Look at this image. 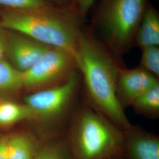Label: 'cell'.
I'll use <instances>...</instances> for the list:
<instances>
[{"mask_svg":"<svg viewBox=\"0 0 159 159\" xmlns=\"http://www.w3.org/2000/svg\"><path fill=\"white\" fill-rule=\"evenodd\" d=\"M87 104L122 130L130 123L117 96V83L123 66L119 58L89 29H81L75 53Z\"/></svg>","mask_w":159,"mask_h":159,"instance_id":"cell-1","label":"cell"},{"mask_svg":"<svg viewBox=\"0 0 159 159\" xmlns=\"http://www.w3.org/2000/svg\"><path fill=\"white\" fill-rule=\"evenodd\" d=\"M64 139L71 159L124 157L123 130L87 104L72 112Z\"/></svg>","mask_w":159,"mask_h":159,"instance_id":"cell-2","label":"cell"},{"mask_svg":"<svg viewBox=\"0 0 159 159\" xmlns=\"http://www.w3.org/2000/svg\"><path fill=\"white\" fill-rule=\"evenodd\" d=\"M0 24L47 46L65 50L75 57L83 23L69 11L10 10L1 12Z\"/></svg>","mask_w":159,"mask_h":159,"instance_id":"cell-3","label":"cell"},{"mask_svg":"<svg viewBox=\"0 0 159 159\" xmlns=\"http://www.w3.org/2000/svg\"><path fill=\"white\" fill-rule=\"evenodd\" d=\"M148 0H98L89 29L118 57L134 44Z\"/></svg>","mask_w":159,"mask_h":159,"instance_id":"cell-4","label":"cell"},{"mask_svg":"<svg viewBox=\"0 0 159 159\" xmlns=\"http://www.w3.org/2000/svg\"><path fill=\"white\" fill-rule=\"evenodd\" d=\"M78 72L73 54L50 47L31 67L22 72L23 87L37 91L56 87L66 83Z\"/></svg>","mask_w":159,"mask_h":159,"instance_id":"cell-5","label":"cell"},{"mask_svg":"<svg viewBox=\"0 0 159 159\" xmlns=\"http://www.w3.org/2000/svg\"><path fill=\"white\" fill-rule=\"evenodd\" d=\"M81 81L79 71L63 84L30 94L25 98V104L34 112L35 119H69Z\"/></svg>","mask_w":159,"mask_h":159,"instance_id":"cell-6","label":"cell"},{"mask_svg":"<svg viewBox=\"0 0 159 159\" xmlns=\"http://www.w3.org/2000/svg\"><path fill=\"white\" fill-rule=\"evenodd\" d=\"M159 84V78L140 66L120 70L117 83V96L125 108L131 106L137 99L152 88Z\"/></svg>","mask_w":159,"mask_h":159,"instance_id":"cell-7","label":"cell"},{"mask_svg":"<svg viewBox=\"0 0 159 159\" xmlns=\"http://www.w3.org/2000/svg\"><path fill=\"white\" fill-rule=\"evenodd\" d=\"M124 157L127 159H159V138L131 125L123 130Z\"/></svg>","mask_w":159,"mask_h":159,"instance_id":"cell-8","label":"cell"},{"mask_svg":"<svg viewBox=\"0 0 159 159\" xmlns=\"http://www.w3.org/2000/svg\"><path fill=\"white\" fill-rule=\"evenodd\" d=\"M50 47L46 46L23 34L8 36L7 51L16 68L24 72L31 67Z\"/></svg>","mask_w":159,"mask_h":159,"instance_id":"cell-9","label":"cell"},{"mask_svg":"<svg viewBox=\"0 0 159 159\" xmlns=\"http://www.w3.org/2000/svg\"><path fill=\"white\" fill-rule=\"evenodd\" d=\"M134 44L141 50L159 46V13L150 4H148L144 12Z\"/></svg>","mask_w":159,"mask_h":159,"instance_id":"cell-10","label":"cell"},{"mask_svg":"<svg viewBox=\"0 0 159 159\" xmlns=\"http://www.w3.org/2000/svg\"><path fill=\"white\" fill-rule=\"evenodd\" d=\"M39 150L34 138L29 135L18 134L7 140V159H33Z\"/></svg>","mask_w":159,"mask_h":159,"instance_id":"cell-11","label":"cell"},{"mask_svg":"<svg viewBox=\"0 0 159 159\" xmlns=\"http://www.w3.org/2000/svg\"><path fill=\"white\" fill-rule=\"evenodd\" d=\"M138 114L150 119L159 116V84L156 85L139 97L131 105Z\"/></svg>","mask_w":159,"mask_h":159,"instance_id":"cell-12","label":"cell"},{"mask_svg":"<svg viewBox=\"0 0 159 159\" xmlns=\"http://www.w3.org/2000/svg\"><path fill=\"white\" fill-rule=\"evenodd\" d=\"M25 119H35L34 112L26 104L0 102L1 125H10Z\"/></svg>","mask_w":159,"mask_h":159,"instance_id":"cell-13","label":"cell"},{"mask_svg":"<svg viewBox=\"0 0 159 159\" xmlns=\"http://www.w3.org/2000/svg\"><path fill=\"white\" fill-rule=\"evenodd\" d=\"M23 87L22 72L3 60H0V91Z\"/></svg>","mask_w":159,"mask_h":159,"instance_id":"cell-14","label":"cell"},{"mask_svg":"<svg viewBox=\"0 0 159 159\" xmlns=\"http://www.w3.org/2000/svg\"><path fill=\"white\" fill-rule=\"evenodd\" d=\"M33 159H71L64 137L40 148Z\"/></svg>","mask_w":159,"mask_h":159,"instance_id":"cell-15","label":"cell"},{"mask_svg":"<svg viewBox=\"0 0 159 159\" xmlns=\"http://www.w3.org/2000/svg\"><path fill=\"white\" fill-rule=\"evenodd\" d=\"M0 5L15 10H48L61 9L50 4L45 0H0Z\"/></svg>","mask_w":159,"mask_h":159,"instance_id":"cell-16","label":"cell"},{"mask_svg":"<svg viewBox=\"0 0 159 159\" xmlns=\"http://www.w3.org/2000/svg\"><path fill=\"white\" fill-rule=\"evenodd\" d=\"M139 66L159 78V47L154 46L142 49V57Z\"/></svg>","mask_w":159,"mask_h":159,"instance_id":"cell-17","label":"cell"},{"mask_svg":"<svg viewBox=\"0 0 159 159\" xmlns=\"http://www.w3.org/2000/svg\"><path fill=\"white\" fill-rule=\"evenodd\" d=\"M98 0H73L71 12L81 23H83L93 7Z\"/></svg>","mask_w":159,"mask_h":159,"instance_id":"cell-18","label":"cell"},{"mask_svg":"<svg viewBox=\"0 0 159 159\" xmlns=\"http://www.w3.org/2000/svg\"><path fill=\"white\" fill-rule=\"evenodd\" d=\"M4 29V28L0 24V60H2L4 54L7 51L8 36Z\"/></svg>","mask_w":159,"mask_h":159,"instance_id":"cell-19","label":"cell"},{"mask_svg":"<svg viewBox=\"0 0 159 159\" xmlns=\"http://www.w3.org/2000/svg\"><path fill=\"white\" fill-rule=\"evenodd\" d=\"M55 4L57 8L71 12L73 0H50Z\"/></svg>","mask_w":159,"mask_h":159,"instance_id":"cell-20","label":"cell"},{"mask_svg":"<svg viewBox=\"0 0 159 159\" xmlns=\"http://www.w3.org/2000/svg\"><path fill=\"white\" fill-rule=\"evenodd\" d=\"M8 139H3L0 141V159H7V144Z\"/></svg>","mask_w":159,"mask_h":159,"instance_id":"cell-21","label":"cell"},{"mask_svg":"<svg viewBox=\"0 0 159 159\" xmlns=\"http://www.w3.org/2000/svg\"><path fill=\"white\" fill-rule=\"evenodd\" d=\"M112 159H125L124 157H116V158H114Z\"/></svg>","mask_w":159,"mask_h":159,"instance_id":"cell-22","label":"cell"}]
</instances>
